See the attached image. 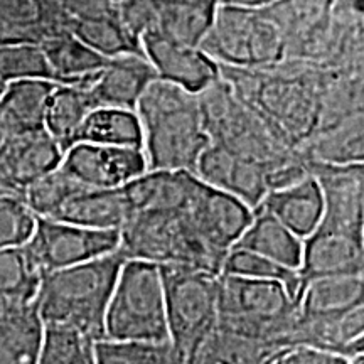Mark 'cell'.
Here are the masks:
<instances>
[{
  "label": "cell",
  "instance_id": "46",
  "mask_svg": "<svg viewBox=\"0 0 364 364\" xmlns=\"http://www.w3.org/2000/svg\"><path fill=\"white\" fill-rule=\"evenodd\" d=\"M112 2H118V0H112Z\"/></svg>",
  "mask_w": 364,
  "mask_h": 364
},
{
  "label": "cell",
  "instance_id": "41",
  "mask_svg": "<svg viewBox=\"0 0 364 364\" xmlns=\"http://www.w3.org/2000/svg\"><path fill=\"white\" fill-rule=\"evenodd\" d=\"M0 193L9 194V196H16V198H19L24 201V194H22V191L11 181V177L7 176V172L2 166V161H0Z\"/></svg>",
  "mask_w": 364,
  "mask_h": 364
},
{
  "label": "cell",
  "instance_id": "31",
  "mask_svg": "<svg viewBox=\"0 0 364 364\" xmlns=\"http://www.w3.org/2000/svg\"><path fill=\"white\" fill-rule=\"evenodd\" d=\"M71 34L105 58L125 53L144 54L140 41H136L122 24L117 7L112 12L76 22Z\"/></svg>",
  "mask_w": 364,
  "mask_h": 364
},
{
  "label": "cell",
  "instance_id": "43",
  "mask_svg": "<svg viewBox=\"0 0 364 364\" xmlns=\"http://www.w3.org/2000/svg\"><path fill=\"white\" fill-rule=\"evenodd\" d=\"M182 364H215V363L208 361V359L198 356V354H191V356L184 358V361H182Z\"/></svg>",
  "mask_w": 364,
  "mask_h": 364
},
{
  "label": "cell",
  "instance_id": "35",
  "mask_svg": "<svg viewBox=\"0 0 364 364\" xmlns=\"http://www.w3.org/2000/svg\"><path fill=\"white\" fill-rule=\"evenodd\" d=\"M221 273L226 275H240L250 277V279H265V280H279L287 287L290 294L299 304L300 294V275L299 270L287 268L280 263L268 260L260 255L247 252V250L231 248L226 255L225 263H223Z\"/></svg>",
  "mask_w": 364,
  "mask_h": 364
},
{
  "label": "cell",
  "instance_id": "33",
  "mask_svg": "<svg viewBox=\"0 0 364 364\" xmlns=\"http://www.w3.org/2000/svg\"><path fill=\"white\" fill-rule=\"evenodd\" d=\"M0 80H49L58 83L46 54L36 43L0 44Z\"/></svg>",
  "mask_w": 364,
  "mask_h": 364
},
{
  "label": "cell",
  "instance_id": "13",
  "mask_svg": "<svg viewBox=\"0 0 364 364\" xmlns=\"http://www.w3.org/2000/svg\"><path fill=\"white\" fill-rule=\"evenodd\" d=\"M59 169L91 189H115L147 171L142 149L78 142L63 154Z\"/></svg>",
  "mask_w": 364,
  "mask_h": 364
},
{
  "label": "cell",
  "instance_id": "7",
  "mask_svg": "<svg viewBox=\"0 0 364 364\" xmlns=\"http://www.w3.org/2000/svg\"><path fill=\"white\" fill-rule=\"evenodd\" d=\"M103 339L115 343L169 341L161 267L125 260L103 318Z\"/></svg>",
  "mask_w": 364,
  "mask_h": 364
},
{
  "label": "cell",
  "instance_id": "34",
  "mask_svg": "<svg viewBox=\"0 0 364 364\" xmlns=\"http://www.w3.org/2000/svg\"><path fill=\"white\" fill-rule=\"evenodd\" d=\"M38 364H95V341L65 326H46Z\"/></svg>",
  "mask_w": 364,
  "mask_h": 364
},
{
  "label": "cell",
  "instance_id": "4",
  "mask_svg": "<svg viewBox=\"0 0 364 364\" xmlns=\"http://www.w3.org/2000/svg\"><path fill=\"white\" fill-rule=\"evenodd\" d=\"M127 258L120 250L41 275L36 304L44 326H65L91 341L103 339V318Z\"/></svg>",
  "mask_w": 364,
  "mask_h": 364
},
{
  "label": "cell",
  "instance_id": "16",
  "mask_svg": "<svg viewBox=\"0 0 364 364\" xmlns=\"http://www.w3.org/2000/svg\"><path fill=\"white\" fill-rule=\"evenodd\" d=\"M157 73L145 54L125 53L108 58L102 70L86 78L93 108H124L134 110L140 95L147 88Z\"/></svg>",
  "mask_w": 364,
  "mask_h": 364
},
{
  "label": "cell",
  "instance_id": "42",
  "mask_svg": "<svg viewBox=\"0 0 364 364\" xmlns=\"http://www.w3.org/2000/svg\"><path fill=\"white\" fill-rule=\"evenodd\" d=\"M7 43H19L16 36H14L7 27H4L0 24V44H7Z\"/></svg>",
  "mask_w": 364,
  "mask_h": 364
},
{
  "label": "cell",
  "instance_id": "5",
  "mask_svg": "<svg viewBox=\"0 0 364 364\" xmlns=\"http://www.w3.org/2000/svg\"><path fill=\"white\" fill-rule=\"evenodd\" d=\"M299 304L279 280L218 275L216 329L260 341L285 354L294 349Z\"/></svg>",
  "mask_w": 364,
  "mask_h": 364
},
{
  "label": "cell",
  "instance_id": "3",
  "mask_svg": "<svg viewBox=\"0 0 364 364\" xmlns=\"http://www.w3.org/2000/svg\"><path fill=\"white\" fill-rule=\"evenodd\" d=\"M135 113L142 127L147 171L194 172L209 144L198 93L156 78L140 95Z\"/></svg>",
  "mask_w": 364,
  "mask_h": 364
},
{
  "label": "cell",
  "instance_id": "36",
  "mask_svg": "<svg viewBox=\"0 0 364 364\" xmlns=\"http://www.w3.org/2000/svg\"><path fill=\"white\" fill-rule=\"evenodd\" d=\"M39 280L24 247L0 250V299H36Z\"/></svg>",
  "mask_w": 364,
  "mask_h": 364
},
{
  "label": "cell",
  "instance_id": "14",
  "mask_svg": "<svg viewBox=\"0 0 364 364\" xmlns=\"http://www.w3.org/2000/svg\"><path fill=\"white\" fill-rule=\"evenodd\" d=\"M188 215L201 238L223 257L247 230L253 211L233 196L211 186L199 184L188 203Z\"/></svg>",
  "mask_w": 364,
  "mask_h": 364
},
{
  "label": "cell",
  "instance_id": "8",
  "mask_svg": "<svg viewBox=\"0 0 364 364\" xmlns=\"http://www.w3.org/2000/svg\"><path fill=\"white\" fill-rule=\"evenodd\" d=\"M161 267L169 341L182 359L193 354L218 318V275L184 265Z\"/></svg>",
  "mask_w": 364,
  "mask_h": 364
},
{
  "label": "cell",
  "instance_id": "37",
  "mask_svg": "<svg viewBox=\"0 0 364 364\" xmlns=\"http://www.w3.org/2000/svg\"><path fill=\"white\" fill-rule=\"evenodd\" d=\"M34 226L36 215L22 199L0 193V250L22 247Z\"/></svg>",
  "mask_w": 364,
  "mask_h": 364
},
{
  "label": "cell",
  "instance_id": "47",
  "mask_svg": "<svg viewBox=\"0 0 364 364\" xmlns=\"http://www.w3.org/2000/svg\"><path fill=\"white\" fill-rule=\"evenodd\" d=\"M275 364H277V363H275Z\"/></svg>",
  "mask_w": 364,
  "mask_h": 364
},
{
  "label": "cell",
  "instance_id": "21",
  "mask_svg": "<svg viewBox=\"0 0 364 364\" xmlns=\"http://www.w3.org/2000/svg\"><path fill=\"white\" fill-rule=\"evenodd\" d=\"M129 201L122 188L91 189L78 184L48 220L93 230H120L129 218Z\"/></svg>",
  "mask_w": 364,
  "mask_h": 364
},
{
  "label": "cell",
  "instance_id": "9",
  "mask_svg": "<svg viewBox=\"0 0 364 364\" xmlns=\"http://www.w3.org/2000/svg\"><path fill=\"white\" fill-rule=\"evenodd\" d=\"M199 48L220 66L243 70L277 65L285 58L284 33L263 14L221 4Z\"/></svg>",
  "mask_w": 364,
  "mask_h": 364
},
{
  "label": "cell",
  "instance_id": "2",
  "mask_svg": "<svg viewBox=\"0 0 364 364\" xmlns=\"http://www.w3.org/2000/svg\"><path fill=\"white\" fill-rule=\"evenodd\" d=\"M198 98L209 142L260 164L267 171L268 191L285 188L309 176L299 150L240 100L221 76L199 91Z\"/></svg>",
  "mask_w": 364,
  "mask_h": 364
},
{
  "label": "cell",
  "instance_id": "22",
  "mask_svg": "<svg viewBox=\"0 0 364 364\" xmlns=\"http://www.w3.org/2000/svg\"><path fill=\"white\" fill-rule=\"evenodd\" d=\"M258 209L277 218L300 240H306L321 223L324 203L317 181L309 174L285 188L268 191L255 211Z\"/></svg>",
  "mask_w": 364,
  "mask_h": 364
},
{
  "label": "cell",
  "instance_id": "39",
  "mask_svg": "<svg viewBox=\"0 0 364 364\" xmlns=\"http://www.w3.org/2000/svg\"><path fill=\"white\" fill-rule=\"evenodd\" d=\"M277 364H351V359L322 349L297 348L287 351Z\"/></svg>",
  "mask_w": 364,
  "mask_h": 364
},
{
  "label": "cell",
  "instance_id": "20",
  "mask_svg": "<svg viewBox=\"0 0 364 364\" xmlns=\"http://www.w3.org/2000/svg\"><path fill=\"white\" fill-rule=\"evenodd\" d=\"M63 154V149L46 129L6 136L0 142L4 169L22 194L27 186L59 167Z\"/></svg>",
  "mask_w": 364,
  "mask_h": 364
},
{
  "label": "cell",
  "instance_id": "17",
  "mask_svg": "<svg viewBox=\"0 0 364 364\" xmlns=\"http://www.w3.org/2000/svg\"><path fill=\"white\" fill-rule=\"evenodd\" d=\"M142 53L157 73V78L199 93L220 78V65L201 48H193L156 34L140 38Z\"/></svg>",
  "mask_w": 364,
  "mask_h": 364
},
{
  "label": "cell",
  "instance_id": "10",
  "mask_svg": "<svg viewBox=\"0 0 364 364\" xmlns=\"http://www.w3.org/2000/svg\"><path fill=\"white\" fill-rule=\"evenodd\" d=\"M220 0H118L117 11L125 29L140 41L156 34L199 48L215 22Z\"/></svg>",
  "mask_w": 364,
  "mask_h": 364
},
{
  "label": "cell",
  "instance_id": "29",
  "mask_svg": "<svg viewBox=\"0 0 364 364\" xmlns=\"http://www.w3.org/2000/svg\"><path fill=\"white\" fill-rule=\"evenodd\" d=\"M300 156L304 161L326 164L363 162V115L348 118L339 125L312 136L300 149Z\"/></svg>",
  "mask_w": 364,
  "mask_h": 364
},
{
  "label": "cell",
  "instance_id": "15",
  "mask_svg": "<svg viewBox=\"0 0 364 364\" xmlns=\"http://www.w3.org/2000/svg\"><path fill=\"white\" fill-rule=\"evenodd\" d=\"M193 174L204 184L233 196L255 211L268 193L267 171L260 164L209 142L196 162Z\"/></svg>",
  "mask_w": 364,
  "mask_h": 364
},
{
  "label": "cell",
  "instance_id": "1",
  "mask_svg": "<svg viewBox=\"0 0 364 364\" xmlns=\"http://www.w3.org/2000/svg\"><path fill=\"white\" fill-rule=\"evenodd\" d=\"M329 70L306 61H280L255 70L220 66V76L300 152L318 130L322 90Z\"/></svg>",
  "mask_w": 364,
  "mask_h": 364
},
{
  "label": "cell",
  "instance_id": "25",
  "mask_svg": "<svg viewBox=\"0 0 364 364\" xmlns=\"http://www.w3.org/2000/svg\"><path fill=\"white\" fill-rule=\"evenodd\" d=\"M233 248L247 250L287 268L299 270L302 262L304 240L265 211H253L247 230L236 240Z\"/></svg>",
  "mask_w": 364,
  "mask_h": 364
},
{
  "label": "cell",
  "instance_id": "11",
  "mask_svg": "<svg viewBox=\"0 0 364 364\" xmlns=\"http://www.w3.org/2000/svg\"><path fill=\"white\" fill-rule=\"evenodd\" d=\"M117 230H93L36 216V226L24 247L41 275L93 260L118 248Z\"/></svg>",
  "mask_w": 364,
  "mask_h": 364
},
{
  "label": "cell",
  "instance_id": "26",
  "mask_svg": "<svg viewBox=\"0 0 364 364\" xmlns=\"http://www.w3.org/2000/svg\"><path fill=\"white\" fill-rule=\"evenodd\" d=\"M0 24L19 43H43L61 33H71L70 22L46 0H0Z\"/></svg>",
  "mask_w": 364,
  "mask_h": 364
},
{
  "label": "cell",
  "instance_id": "18",
  "mask_svg": "<svg viewBox=\"0 0 364 364\" xmlns=\"http://www.w3.org/2000/svg\"><path fill=\"white\" fill-rule=\"evenodd\" d=\"M364 238L316 228L304 240L300 262V292L309 282L321 277L364 273ZM300 295V294H299Z\"/></svg>",
  "mask_w": 364,
  "mask_h": 364
},
{
  "label": "cell",
  "instance_id": "23",
  "mask_svg": "<svg viewBox=\"0 0 364 364\" xmlns=\"http://www.w3.org/2000/svg\"><path fill=\"white\" fill-rule=\"evenodd\" d=\"M364 307V273L314 279L299 295L300 321L336 318Z\"/></svg>",
  "mask_w": 364,
  "mask_h": 364
},
{
  "label": "cell",
  "instance_id": "44",
  "mask_svg": "<svg viewBox=\"0 0 364 364\" xmlns=\"http://www.w3.org/2000/svg\"><path fill=\"white\" fill-rule=\"evenodd\" d=\"M6 88H7V83L4 80H0V98H2V95H4V91H6Z\"/></svg>",
  "mask_w": 364,
  "mask_h": 364
},
{
  "label": "cell",
  "instance_id": "24",
  "mask_svg": "<svg viewBox=\"0 0 364 364\" xmlns=\"http://www.w3.org/2000/svg\"><path fill=\"white\" fill-rule=\"evenodd\" d=\"M58 85L49 80H17L7 83L0 98V132L4 139L46 129L48 105Z\"/></svg>",
  "mask_w": 364,
  "mask_h": 364
},
{
  "label": "cell",
  "instance_id": "28",
  "mask_svg": "<svg viewBox=\"0 0 364 364\" xmlns=\"http://www.w3.org/2000/svg\"><path fill=\"white\" fill-rule=\"evenodd\" d=\"M85 81L75 85H58L49 100L48 113H46V130L53 135L63 152L75 145L76 135L85 118L91 110H95Z\"/></svg>",
  "mask_w": 364,
  "mask_h": 364
},
{
  "label": "cell",
  "instance_id": "6",
  "mask_svg": "<svg viewBox=\"0 0 364 364\" xmlns=\"http://www.w3.org/2000/svg\"><path fill=\"white\" fill-rule=\"evenodd\" d=\"M118 235V250L127 260L184 265L220 275L226 258L198 233L188 215V204L167 211L132 213Z\"/></svg>",
  "mask_w": 364,
  "mask_h": 364
},
{
  "label": "cell",
  "instance_id": "38",
  "mask_svg": "<svg viewBox=\"0 0 364 364\" xmlns=\"http://www.w3.org/2000/svg\"><path fill=\"white\" fill-rule=\"evenodd\" d=\"M48 4L61 12L70 22V31L80 21L91 19L102 14L115 11L117 2L112 0H46Z\"/></svg>",
  "mask_w": 364,
  "mask_h": 364
},
{
  "label": "cell",
  "instance_id": "12",
  "mask_svg": "<svg viewBox=\"0 0 364 364\" xmlns=\"http://www.w3.org/2000/svg\"><path fill=\"white\" fill-rule=\"evenodd\" d=\"M307 171L321 188L322 218L318 228L361 236L364 220V166L306 161Z\"/></svg>",
  "mask_w": 364,
  "mask_h": 364
},
{
  "label": "cell",
  "instance_id": "45",
  "mask_svg": "<svg viewBox=\"0 0 364 364\" xmlns=\"http://www.w3.org/2000/svg\"><path fill=\"white\" fill-rule=\"evenodd\" d=\"M2 139H4V136H2V132H0V142H2Z\"/></svg>",
  "mask_w": 364,
  "mask_h": 364
},
{
  "label": "cell",
  "instance_id": "30",
  "mask_svg": "<svg viewBox=\"0 0 364 364\" xmlns=\"http://www.w3.org/2000/svg\"><path fill=\"white\" fill-rule=\"evenodd\" d=\"M78 142L142 149V127L134 110L95 108L78 130Z\"/></svg>",
  "mask_w": 364,
  "mask_h": 364
},
{
  "label": "cell",
  "instance_id": "40",
  "mask_svg": "<svg viewBox=\"0 0 364 364\" xmlns=\"http://www.w3.org/2000/svg\"><path fill=\"white\" fill-rule=\"evenodd\" d=\"M279 0H220L221 6H231V7H240V9H267L275 6Z\"/></svg>",
  "mask_w": 364,
  "mask_h": 364
},
{
  "label": "cell",
  "instance_id": "32",
  "mask_svg": "<svg viewBox=\"0 0 364 364\" xmlns=\"http://www.w3.org/2000/svg\"><path fill=\"white\" fill-rule=\"evenodd\" d=\"M182 356L171 341L164 343H95V364H182Z\"/></svg>",
  "mask_w": 364,
  "mask_h": 364
},
{
  "label": "cell",
  "instance_id": "19",
  "mask_svg": "<svg viewBox=\"0 0 364 364\" xmlns=\"http://www.w3.org/2000/svg\"><path fill=\"white\" fill-rule=\"evenodd\" d=\"M44 329L36 299H0V364H38Z\"/></svg>",
  "mask_w": 364,
  "mask_h": 364
},
{
  "label": "cell",
  "instance_id": "27",
  "mask_svg": "<svg viewBox=\"0 0 364 364\" xmlns=\"http://www.w3.org/2000/svg\"><path fill=\"white\" fill-rule=\"evenodd\" d=\"M59 85H75L102 70L108 58L73 36L61 33L39 43Z\"/></svg>",
  "mask_w": 364,
  "mask_h": 364
}]
</instances>
